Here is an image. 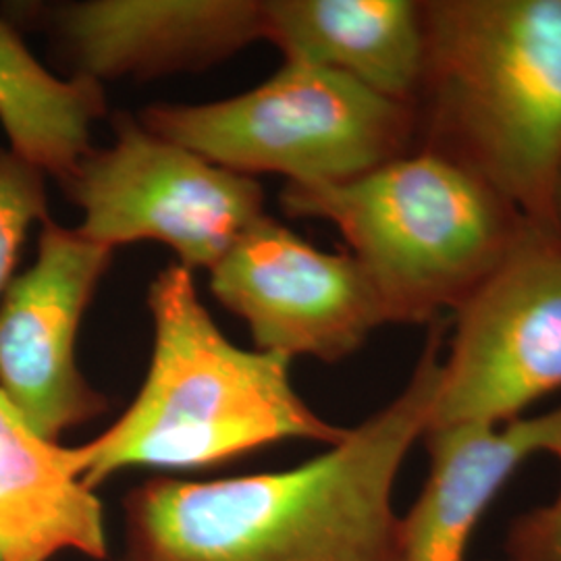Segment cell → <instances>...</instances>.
Returning a JSON list of instances; mask_svg holds the SVG:
<instances>
[{"label":"cell","mask_w":561,"mask_h":561,"mask_svg":"<svg viewBox=\"0 0 561 561\" xmlns=\"http://www.w3.org/2000/svg\"><path fill=\"white\" fill-rule=\"evenodd\" d=\"M442 362L435 329L400 396L298 468L136 486L121 561H401L393 486L426 433Z\"/></svg>","instance_id":"1"},{"label":"cell","mask_w":561,"mask_h":561,"mask_svg":"<svg viewBox=\"0 0 561 561\" xmlns=\"http://www.w3.org/2000/svg\"><path fill=\"white\" fill-rule=\"evenodd\" d=\"M416 150L458 162L553 227L561 173V0H428Z\"/></svg>","instance_id":"2"},{"label":"cell","mask_w":561,"mask_h":561,"mask_svg":"<svg viewBox=\"0 0 561 561\" xmlns=\"http://www.w3.org/2000/svg\"><path fill=\"white\" fill-rule=\"evenodd\" d=\"M148 308L154 345L136 400L96 439L71 447L85 486L127 468H210L273 443L331 447L347 437L350 428L322 421L298 396L289 358L241 350L222 335L192 271H161Z\"/></svg>","instance_id":"3"},{"label":"cell","mask_w":561,"mask_h":561,"mask_svg":"<svg viewBox=\"0 0 561 561\" xmlns=\"http://www.w3.org/2000/svg\"><path fill=\"white\" fill-rule=\"evenodd\" d=\"M280 204L340 229L391 324L456 312L533 225L486 181L428 150L340 183H287Z\"/></svg>","instance_id":"4"},{"label":"cell","mask_w":561,"mask_h":561,"mask_svg":"<svg viewBox=\"0 0 561 561\" xmlns=\"http://www.w3.org/2000/svg\"><path fill=\"white\" fill-rule=\"evenodd\" d=\"M140 123L241 175L277 173L304 185L352 180L416 150L412 104L294 60L240 96L154 104Z\"/></svg>","instance_id":"5"},{"label":"cell","mask_w":561,"mask_h":561,"mask_svg":"<svg viewBox=\"0 0 561 561\" xmlns=\"http://www.w3.org/2000/svg\"><path fill=\"white\" fill-rule=\"evenodd\" d=\"M62 187L83 213L78 229L88 240L111 250L159 241L187 271H210L264 217L259 181L154 136L129 115L115 119L113 146L92 148Z\"/></svg>","instance_id":"6"},{"label":"cell","mask_w":561,"mask_h":561,"mask_svg":"<svg viewBox=\"0 0 561 561\" xmlns=\"http://www.w3.org/2000/svg\"><path fill=\"white\" fill-rule=\"evenodd\" d=\"M454 322L426 431L514 421L561 389V229L533 222Z\"/></svg>","instance_id":"7"},{"label":"cell","mask_w":561,"mask_h":561,"mask_svg":"<svg viewBox=\"0 0 561 561\" xmlns=\"http://www.w3.org/2000/svg\"><path fill=\"white\" fill-rule=\"evenodd\" d=\"M215 298L248 322L259 352L340 362L389 324L358 261L262 217L210 268Z\"/></svg>","instance_id":"8"},{"label":"cell","mask_w":561,"mask_h":561,"mask_svg":"<svg viewBox=\"0 0 561 561\" xmlns=\"http://www.w3.org/2000/svg\"><path fill=\"white\" fill-rule=\"evenodd\" d=\"M34 264L0 298V393L42 439L106 412L78 366V333L113 250L80 229L42 222Z\"/></svg>","instance_id":"9"},{"label":"cell","mask_w":561,"mask_h":561,"mask_svg":"<svg viewBox=\"0 0 561 561\" xmlns=\"http://www.w3.org/2000/svg\"><path fill=\"white\" fill-rule=\"evenodd\" d=\"M76 76L157 78L201 69L264 41L259 0H85L50 11Z\"/></svg>","instance_id":"10"},{"label":"cell","mask_w":561,"mask_h":561,"mask_svg":"<svg viewBox=\"0 0 561 561\" xmlns=\"http://www.w3.org/2000/svg\"><path fill=\"white\" fill-rule=\"evenodd\" d=\"M431 458L416 503L401 518V561H466L489 505L524 461H561V405L502 424L466 422L424 433Z\"/></svg>","instance_id":"11"},{"label":"cell","mask_w":561,"mask_h":561,"mask_svg":"<svg viewBox=\"0 0 561 561\" xmlns=\"http://www.w3.org/2000/svg\"><path fill=\"white\" fill-rule=\"evenodd\" d=\"M264 41L285 59L343 73L391 101L412 104L424 60L416 0H268Z\"/></svg>","instance_id":"12"},{"label":"cell","mask_w":561,"mask_h":561,"mask_svg":"<svg viewBox=\"0 0 561 561\" xmlns=\"http://www.w3.org/2000/svg\"><path fill=\"white\" fill-rule=\"evenodd\" d=\"M60 551L106 558L102 505L73 449L36 435L0 393V561H48Z\"/></svg>","instance_id":"13"},{"label":"cell","mask_w":561,"mask_h":561,"mask_svg":"<svg viewBox=\"0 0 561 561\" xmlns=\"http://www.w3.org/2000/svg\"><path fill=\"white\" fill-rule=\"evenodd\" d=\"M99 81L50 73L0 18V125L9 150L65 185L92 150V123L104 115Z\"/></svg>","instance_id":"14"},{"label":"cell","mask_w":561,"mask_h":561,"mask_svg":"<svg viewBox=\"0 0 561 561\" xmlns=\"http://www.w3.org/2000/svg\"><path fill=\"white\" fill-rule=\"evenodd\" d=\"M46 175L0 146V298L11 283L21 243L34 222L48 219Z\"/></svg>","instance_id":"15"},{"label":"cell","mask_w":561,"mask_h":561,"mask_svg":"<svg viewBox=\"0 0 561 561\" xmlns=\"http://www.w3.org/2000/svg\"><path fill=\"white\" fill-rule=\"evenodd\" d=\"M505 556L507 561H561V489L553 502L510 524Z\"/></svg>","instance_id":"16"},{"label":"cell","mask_w":561,"mask_h":561,"mask_svg":"<svg viewBox=\"0 0 561 561\" xmlns=\"http://www.w3.org/2000/svg\"><path fill=\"white\" fill-rule=\"evenodd\" d=\"M553 227L561 229V173L556 185V194H553Z\"/></svg>","instance_id":"17"}]
</instances>
